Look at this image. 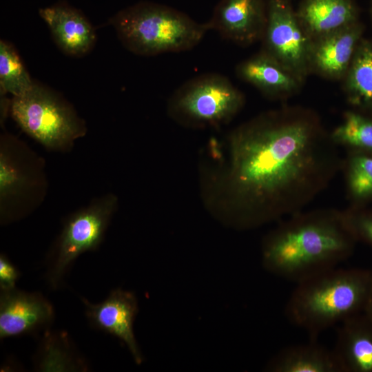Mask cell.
Here are the masks:
<instances>
[{
    "label": "cell",
    "instance_id": "6da1fadb",
    "mask_svg": "<svg viewBox=\"0 0 372 372\" xmlns=\"http://www.w3.org/2000/svg\"><path fill=\"white\" fill-rule=\"evenodd\" d=\"M319 116L302 107L265 113L231 136V180L245 226L288 217L324 191L343 158Z\"/></svg>",
    "mask_w": 372,
    "mask_h": 372
},
{
    "label": "cell",
    "instance_id": "7a4b0ae2",
    "mask_svg": "<svg viewBox=\"0 0 372 372\" xmlns=\"http://www.w3.org/2000/svg\"><path fill=\"white\" fill-rule=\"evenodd\" d=\"M357 242L344 210L300 211L266 237L262 265L272 273L298 283L336 267L353 254Z\"/></svg>",
    "mask_w": 372,
    "mask_h": 372
},
{
    "label": "cell",
    "instance_id": "3957f363",
    "mask_svg": "<svg viewBox=\"0 0 372 372\" xmlns=\"http://www.w3.org/2000/svg\"><path fill=\"white\" fill-rule=\"evenodd\" d=\"M372 270L333 268L297 283L285 314L316 340L327 329L364 311Z\"/></svg>",
    "mask_w": 372,
    "mask_h": 372
},
{
    "label": "cell",
    "instance_id": "277c9868",
    "mask_svg": "<svg viewBox=\"0 0 372 372\" xmlns=\"http://www.w3.org/2000/svg\"><path fill=\"white\" fill-rule=\"evenodd\" d=\"M118 38L130 52L141 56L187 51L210 30L174 8L142 1L125 8L110 20Z\"/></svg>",
    "mask_w": 372,
    "mask_h": 372
},
{
    "label": "cell",
    "instance_id": "5b68a950",
    "mask_svg": "<svg viewBox=\"0 0 372 372\" xmlns=\"http://www.w3.org/2000/svg\"><path fill=\"white\" fill-rule=\"evenodd\" d=\"M13 119L45 147L64 150L83 136L86 127L72 107L56 92L34 81L32 87L10 102Z\"/></svg>",
    "mask_w": 372,
    "mask_h": 372
},
{
    "label": "cell",
    "instance_id": "8992f818",
    "mask_svg": "<svg viewBox=\"0 0 372 372\" xmlns=\"http://www.w3.org/2000/svg\"><path fill=\"white\" fill-rule=\"evenodd\" d=\"M243 94L224 75L207 73L180 85L170 100L172 113L185 122L219 125L242 107Z\"/></svg>",
    "mask_w": 372,
    "mask_h": 372
},
{
    "label": "cell",
    "instance_id": "52a82bcc",
    "mask_svg": "<svg viewBox=\"0 0 372 372\" xmlns=\"http://www.w3.org/2000/svg\"><path fill=\"white\" fill-rule=\"evenodd\" d=\"M116 206V198L109 194L66 220L49 264L48 278L52 287H57L69 266L80 254L99 247Z\"/></svg>",
    "mask_w": 372,
    "mask_h": 372
},
{
    "label": "cell",
    "instance_id": "ba28073f",
    "mask_svg": "<svg viewBox=\"0 0 372 372\" xmlns=\"http://www.w3.org/2000/svg\"><path fill=\"white\" fill-rule=\"evenodd\" d=\"M267 12L261 50L304 82L311 74L313 41L301 25L292 0H267Z\"/></svg>",
    "mask_w": 372,
    "mask_h": 372
},
{
    "label": "cell",
    "instance_id": "9c48e42d",
    "mask_svg": "<svg viewBox=\"0 0 372 372\" xmlns=\"http://www.w3.org/2000/svg\"><path fill=\"white\" fill-rule=\"evenodd\" d=\"M267 17V0H220L207 23L223 39L247 46L261 41Z\"/></svg>",
    "mask_w": 372,
    "mask_h": 372
},
{
    "label": "cell",
    "instance_id": "30bf717a",
    "mask_svg": "<svg viewBox=\"0 0 372 372\" xmlns=\"http://www.w3.org/2000/svg\"><path fill=\"white\" fill-rule=\"evenodd\" d=\"M54 309L41 295L13 289L1 292L0 338L16 337L50 325Z\"/></svg>",
    "mask_w": 372,
    "mask_h": 372
},
{
    "label": "cell",
    "instance_id": "8fae6325",
    "mask_svg": "<svg viewBox=\"0 0 372 372\" xmlns=\"http://www.w3.org/2000/svg\"><path fill=\"white\" fill-rule=\"evenodd\" d=\"M83 302L91 324L122 340L128 347L135 362L141 364L143 357L133 333V322L138 311L134 293L117 289L99 304H91L85 299H83Z\"/></svg>",
    "mask_w": 372,
    "mask_h": 372
},
{
    "label": "cell",
    "instance_id": "7c38bea8",
    "mask_svg": "<svg viewBox=\"0 0 372 372\" xmlns=\"http://www.w3.org/2000/svg\"><path fill=\"white\" fill-rule=\"evenodd\" d=\"M363 25L358 21L312 42L310 72L329 79H343L362 39Z\"/></svg>",
    "mask_w": 372,
    "mask_h": 372
},
{
    "label": "cell",
    "instance_id": "4fadbf2b",
    "mask_svg": "<svg viewBox=\"0 0 372 372\" xmlns=\"http://www.w3.org/2000/svg\"><path fill=\"white\" fill-rule=\"evenodd\" d=\"M39 13L48 25L55 43L63 53L82 56L94 48L95 30L80 10L65 3H59L39 9Z\"/></svg>",
    "mask_w": 372,
    "mask_h": 372
},
{
    "label": "cell",
    "instance_id": "5bb4252c",
    "mask_svg": "<svg viewBox=\"0 0 372 372\" xmlns=\"http://www.w3.org/2000/svg\"><path fill=\"white\" fill-rule=\"evenodd\" d=\"M235 71L240 79L273 99L292 96L300 90L304 83L262 50L239 63Z\"/></svg>",
    "mask_w": 372,
    "mask_h": 372
},
{
    "label": "cell",
    "instance_id": "9a60e30c",
    "mask_svg": "<svg viewBox=\"0 0 372 372\" xmlns=\"http://www.w3.org/2000/svg\"><path fill=\"white\" fill-rule=\"evenodd\" d=\"M333 351L343 372H372V320L362 312L341 322Z\"/></svg>",
    "mask_w": 372,
    "mask_h": 372
},
{
    "label": "cell",
    "instance_id": "2e32d148",
    "mask_svg": "<svg viewBox=\"0 0 372 372\" xmlns=\"http://www.w3.org/2000/svg\"><path fill=\"white\" fill-rule=\"evenodd\" d=\"M296 11L312 41L359 21L353 0H302Z\"/></svg>",
    "mask_w": 372,
    "mask_h": 372
},
{
    "label": "cell",
    "instance_id": "e0dca14e",
    "mask_svg": "<svg viewBox=\"0 0 372 372\" xmlns=\"http://www.w3.org/2000/svg\"><path fill=\"white\" fill-rule=\"evenodd\" d=\"M273 372H343L333 350L311 340L285 348L267 366Z\"/></svg>",
    "mask_w": 372,
    "mask_h": 372
},
{
    "label": "cell",
    "instance_id": "ac0fdd59",
    "mask_svg": "<svg viewBox=\"0 0 372 372\" xmlns=\"http://www.w3.org/2000/svg\"><path fill=\"white\" fill-rule=\"evenodd\" d=\"M343 80L349 103L357 111L372 114V40L362 39Z\"/></svg>",
    "mask_w": 372,
    "mask_h": 372
},
{
    "label": "cell",
    "instance_id": "d6986e66",
    "mask_svg": "<svg viewBox=\"0 0 372 372\" xmlns=\"http://www.w3.org/2000/svg\"><path fill=\"white\" fill-rule=\"evenodd\" d=\"M342 169L349 206H366L372 200V156L347 151Z\"/></svg>",
    "mask_w": 372,
    "mask_h": 372
},
{
    "label": "cell",
    "instance_id": "ffe728a7",
    "mask_svg": "<svg viewBox=\"0 0 372 372\" xmlns=\"http://www.w3.org/2000/svg\"><path fill=\"white\" fill-rule=\"evenodd\" d=\"M335 143L347 151L372 156V117L357 110H347L341 123L331 132Z\"/></svg>",
    "mask_w": 372,
    "mask_h": 372
},
{
    "label": "cell",
    "instance_id": "44dd1931",
    "mask_svg": "<svg viewBox=\"0 0 372 372\" xmlns=\"http://www.w3.org/2000/svg\"><path fill=\"white\" fill-rule=\"evenodd\" d=\"M33 81L25 69L17 51L8 41H0L1 93L20 96L33 86Z\"/></svg>",
    "mask_w": 372,
    "mask_h": 372
},
{
    "label": "cell",
    "instance_id": "7402d4cb",
    "mask_svg": "<svg viewBox=\"0 0 372 372\" xmlns=\"http://www.w3.org/2000/svg\"><path fill=\"white\" fill-rule=\"evenodd\" d=\"M28 183L23 170L5 148L0 154V197L3 202L22 191Z\"/></svg>",
    "mask_w": 372,
    "mask_h": 372
},
{
    "label": "cell",
    "instance_id": "603a6c76",
    "mask_svg": "<svg viewBox=\"0 0 372 372\" xmlns=\"http://www.w3.org/2000/svg\"><path fill=\"white\" fill-rule=\"evenodd\" d=\"M347 225L357 241L372 247V209L349 206L344 210Z\"/></svg>",
    "mask_w": 372,
    "mask_h": 372
},
{
    "label": "cell",
    "instance_id": "cb8c5ba5",
    "mask_svg": "<svg viewBox=\"0 0 372 372\" xmlns=\"http://www.w3.org/2000/svg\"><path fill=\"white\" fill-rule=\"evenodd\" d=\"M19 276L18 269L3 254L0 256V288L1 291L15 289V283Z\"/></svg>",
    "mask_w": 372,
    "mask_h": 372
},
{
    "label": "cell",
    "instance_id": "d4e9b609",
    "mask_svg": "<svg viewBox=\"0 0 372 372\" xmlns=\"http://www.w3.org/2000/svg\"><path fill=\"white\" fill-rule=\"evenodd\" d=\"M363 312L372 320V276L369 293Z\"/></svg>",
    "mask_w": 372,
    "mask_h": 372
},
{
    "label": "cell",
    "instance_id": "484cf974",
    "mask_svg": "<svg viewBox=\"0 0 372 372\" xmlns=\"http://www.w3.org/2000/svg\"><path fill=\"white\" fill-rule=\"evenodd\" d=\"M371 20H372V0L371 3Z\"/></svg>",
    "mask_w": 372,
    "mask_h": 372
}]
</instances>
